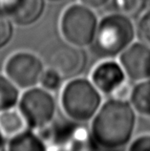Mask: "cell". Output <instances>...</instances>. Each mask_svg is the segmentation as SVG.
Here are the masks:
<instances>
[{"label":"cell","mask_w":150,"mask_h":151,"mask_svg":"<svg viewBox=\"0 0 150 151\" xmlns=\"http://www.w3.org/2000/svg\"><path fill=\"white\" fill-rule=\"evenodd\" d=\"M136 111L129 101L109 99L91 120L90 133L97 148L120 149L131 142Z\"/></svg>","instance_id":"6da1fadb"},{"label":"cell","mask_w":150,"mask_h":151,"mask_svg":"<svg viewBox=\"0 0 150 151\" xmlns=\"http://www.w3.org/2000/svg\"><path fill=\"white\" fill-rule=\"evenodd\" d=\"M135 35L136 28L129 17L119 12L107 14L98 23L92 52L102 59L114 58L131 44Z\"/></svg>","instance_id":"7a4b0ae2"},{"label":"cell","mask_w":150,"mask_h":151,"mask_svg":"<svg viewBox=\"0 0 150 151\" xmlns=\"http://www.w3.org/2000/svg\"><path fill=\"white\" fill-rule=\"evenodd\" d=\"M101 105V93L90 79L73 78L61 88L60 106L71 121H91Z\"/></svg>","instance_id":"3957f363"},{"label":"cell","mask_w":150,"mask_h":151,"mask_svg":"<svg viewBox=\"0 0 150 151\" xmlns=\"http://www.w3.org/2000/svg\"><path fill=\"white\" fill-rule=\"evenodd\" d=\"M98 23L95 10L82 3L72 4L61 14L60 31L64 41L83 48L92 43Z\"/></svg>","instance_id":"277c9868"},{"label":"cell","mask_w":150,"mask_h":151,"mask_svg":"<svg viewBox=\"0 0 150 151\" xmlns=\"http://www.w3.org/2000/svg\"><path fill=\"white\" fill-rule=\"evenodd\" d=\"M38 136L45 142L47 150H93L98 149L91 137L90 129L80 122L50 124L37 130Z\"/></svg>","instance_id":"5b68a950"},{"label":"cell","mask_w":150,"mask_h":151,"mask_svg":"<svg viewBox=\"0 0 150 151\" xmlns=\"http://www.w3.org/2000/svg\"><path fill=\"white\" fill-rule=\"evenodd\" d=\"M18 108L31 128L40 129L54 122L57 102L52 92L42 87L26 89L18 101Z\"/></svg>","instance_id":"8992f818"},{"label":"cell","mask_w":150,"mask_h":151,"mask_svg":"<svg viewBox=\"0 0 150 151\" xmlns=\"http://www.w3.org/2000/svg\"><path fill=\"white\" fill-rule=\"evenodd\" d=\"M44 69L41 59L29 52L13 55L5 64L6 76L19 89H29L38 84Z\"/></svg>","instance_id":"52a82bcc"},{"label":"cell","mask_w":150,"mask_h":151,"mask_svg":"<svg viewBox=\"0 0 150 151\" xmlns=\"http://www.w3.org/2000/svg\"><path fill=\"white\" fill-rule=\"evenodd\" d=\"M46 61L48 67L57 71L63 78L70 79L83 72L87 58L81 47L64 41L53 47L47 55Z\"/></svg>","instance_id":"ba28073f"},{"label":"cell","mask_w":150,"mask_h":151,"mask_svg":"<svg viewBox=\"0 0 150 151\" xmlns=\"http://www.w3.org/2000/svg\"><path fill=\"white\" fill-rule=\"evenodd\" d=\"M119 62L131 81L150 78V46L144 42H132L119 55Z\"/></svg>","instance_id":"9c48e42d"},{"label":"cell","mask_w":150,"mask_h":151,"mask_svg":"<svg viewBox=\"0 0 150 151\" xmlns=\"http://www.w3.org/2000/svg\"><path fill=\"white\" fill-rule=\"evenodd\" d=\"M126 79L121 63L112 58H105L98 63L90 75V81L101 95L109 97Z\"/></svg>","instance_id":"30bf717a"},{"label":"cell","mask_w":150,"mask_h":151,"mask_svg":"<svg viewBox=\"0 0 150 151\" xmlns=\"http://www.w3.org/2000/svg\"><path fill=\"white\" fill-rule=\"evenodd\" d=\"M45 0H1L0 10L18 26H29L41 17Z\"/></svg>","instance_id":"8fae6325"},{"label":"cell","mask_w":150,"mask_h":151,"mask_svg":"<svg viewBox=\"0 0 150 151\" xmlns=\"http://www.w3.org/2000/svg\"><path fill=\"white\" fill-rule=\"evenodd\" d=\"M28 127V122L19 108L11 107L0 112V132L5 138H14Z\"/></svg>","instance_id":"7c38bea8"},{"label":"cell","mask_w":150,"mask_h":151,"mask_svg":"<svg viewBox=\"0 0 150 151\" xmlns=\"http://www.w3.org/2000/svg\"><path fill=\"white\" fill-rule=\"evenodd\" d=\"M7 149L11 151H44L47 150V146L37 133L27 129L11 138Z\"/></svg>","instance_id":"4fadbf2b"},{"label":"cell","mask_w":150,"mask_h":151,"mask_svg":"<svg viewBox=\"0 0 150 151\" xmlns=\"http://www.w3.org/2000/svg\"><path fill=\"white\" fill-rule=\"evenodd\" d=\"M129 102L137 113L150 118V78L133 86Z\"/></svg>","instance_id":"5bb4252c"},{"label":"cell","mask_w":150,"mask_h":151,"mask_svg":"<svg viewBox=\"0 0 150 151\" xmlns=\"http://www.w3.org/2000/svg\"><path fill=\"white\" fill-rule=\"evenodd\" d=\"M20 99L19 88L7 77L0 75V112L15 107Z\"/></svg>","instance_id":"9a60e30c"},{"label":"cell","mask_w":150,"mask_h":151,"mask_svg":"<svg viewBox=\"0 0 150 151\" xmlns=\"http://www.w3.org/2000/svg\"><path fill=\"white\" fill-rule=\"evenodd\" d=\"M63 79L64 78H62V76L57 71L51 68V67H47L41 75L39 84L42 88L53 93L60 89Z\"/></svg>","instance_id":"2e32d148"},{"label":"cell","mask_w":150,"mask_h":151,"mask_svg":"<svg viewBox=\"0 0 150 151\" xmlns=\"http://www.w3.org/2000/svg\"><path fill=\"white\" fill-rule=\"evenodd\" d=\"M114 6L119 13L127 17H135L143 13L145 0H114Z\"/></svg>","instance_id":"e0dca14e"},{"label":"cell","mask_w":150,"mask_h":151,"mask_svg":"<svg viewBox=\"0 0 150 151\" xmlns=\"http://www.w3.org/2000/svg\"><path fill=\"white\" fill-rule=\"evenodd\" d=\"M135 28L140 41L150 46V11L141 14Z\"/></svg>","instance_id":"ac0fdd59"},{"label":"cell","mask_w":150,"mask_h":151,"mask_svg":"<svg viewBox=\"0 0 150 151\" xmlns=\"http://www.w3.org/2000/svg\"><path fill=\"white\" fill-rule=\"evenodd\" d=\"M13 26L10 18L0 10V49L5 47L13 37Z\"/></svg>","instance_id":"d6986e66"},{"label":"cell","mask_w":150,"mask_h":151,"mask_svg":"<svg viewBox=\"0 0 150 151\" xmlns=\"http://www.w3.org/2000/svg\"><path fill=\"white\" fill-rule=\"evenodd\" d=\"M130 151H150V134L141 135L135 140L130 142L128 145Z\"/></svg>","instance_id":"ffe728a7"},{"label":"cell","mask_w":150,"mask_h":151,"mask_svg":"<svg viewBox=\"0 0 150 151\" xmlns=\"http://www.w3.org/2000/svg\"><path fill=\"white\" fill-rule=\"evenodd\" d=\"M132 89H133L132 84L130 83V81L126 79L121 85H120L114 91L113 94L111 95V98L121 101H129L130 96H131L132 93Z\"/></svg>","instance_id":"44dd1931"},{"label":"cell","mask_w":150,"mask_h":151,"mask_svg":"<svg viewBox=\"0 0 150 151\" xmlns=\"http://www.w3.org/2000/svg\"><path fill=\"white\" fill-rule=\"evenodd\" d=\"M80 3L84 4L85 6H87L93 10H98L103 8L109 3L110 0H80Z\"/></svg>","instance_id":"7402d4cb"},{"label":"cell","mask_w":150,"mask_h":151,"mask_svg":"<svg viewBox=\"0 0 150 151\" xmlns=\"http://www.w3.org/2000/svg\"><path fill=\"white\" fill-rule=\"evenodd\" d=\"M5 148V137L0 132V150Z\"/></svg>","instance_id":"603a6c76"},{"label":"cell","mask_w":150,"mask_h":151,"mask_svg":"<svg viewBox=\"0 0 150 151\" xmlns=\"http://www.w3.org/2000/svg\"><path fill=\"white\" fill-rule=\"evenodd\" d=\"M50 1H61V0H50Z\"/></svg>","instance_id":"cb8c5ba5"},{"label":"cell","mask_w":150,"mask_h":151,"mask_svg":"<svg viewBox=\"0 0 150 151\" xmlns=\"http://www.w3.org/2000/svg\"><path fill=\"white\" fill-rule=\"evenodd\" d=\"M0 2H1V0H0Z\"/></svg>","instance_id":"d4e9b609"}]
</instances>
